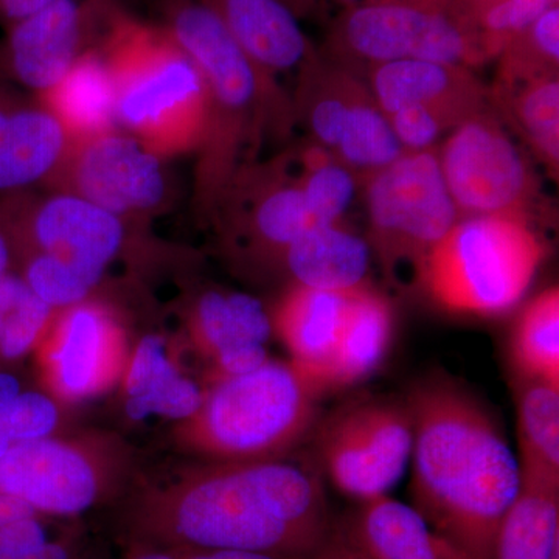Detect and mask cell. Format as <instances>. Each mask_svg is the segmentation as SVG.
<instances>
[{
  "mask_svg": "<svg viewBox=\"0 0 559 559\" xmlns=\"http://www.w3.org/2000/svg\"><path fill=\"white\" fill-rule=\"evenodd\" d=\"M0 492L25 500L39 514L72 516L94 506L98 484L80 452L43 439L14 444L0 460Z\"/></svg>",
  "mask_w": 559,
  "mask_h": 559,
  "instance_id": "e0dca14e",
  "label": "cell"
},
{
  "mask_svg": "<svg viewBox=\"0 0 559 559\" xmlns=\"http://www.w3.org/2000/svg\"><path fill=\"white\" fill-rule=\"evenodd\" d=\"M488 106L503 127L524 143L549 178L559 176V79L495 83Z\"/></svg>",
  "mask_w": 559,
  "mask_h": 559,
  "instance_id": "cb8c5ba5",
  "label": "cell"
},
{
  "mask_svg": "<svg viewBox=\"0 0 559 559\" xmlns=\"http://www.w3.org/2000/svg\"><path fill=\"white\" fill-rule=\"evenodd\" d=\"M348 293L293 285L275 319L293 362L310 373L326 395L330 364L344 323Z\"/></svg>",
  "mask_w": 559,
  "mask_h": 559,
  "instance_id": "7402d4cb",
  "label": "cell"
},
{
  "mask_svg": "<svg viewBox=\"0 0 559 559\" xmlns=\"http://www.w3.org/2000/svg\"><path fill=\"white\" fill-rule=\"evenodd\" d=\"M36 102L60 123L68 142L117 128L112 86L98 50L81 57L55 86L36 94Z\"/></svg>",
  "mask_w": 559,
  "mask_h": 559,
  "instance_id": "d4e9b609",
  "label": "cell"
},
{
  "mask_svg": "<svg viewBox=\"0 0 559 559\" xmlns=\"http://www.w3.org/2000/svg\"><path fill=\"white\" fill-rule=\"evenodd\" d=\"M412 440L406 400L366 396L323 419L316 452L334 487L360 502L399 484L411 463Z\"/></svg>",
  "mask_w": 559,
  "mask_h": 559,
  "instance_id": "7c38bea8",
  "label": "cell"
},
{
  "mask_svg": "<svg viewBox=\"0 0 559 559\" xmlns=\"http://www.w3.org/2000/svg\"><path fill=\"white\" fill-rule=\"evenodd\" d=\"M39 189L81 198L134 224L170 212L176 201L168 160L120 128L68 142Z\"/></svg>",
  "mask_w": 559,
  "mask_h": 559,
  "instance_id": "8fae6325",
  "label": "cell"
},
{
  "mask_svg": "<svg viewBox=\"0 0 559 559\" xmlns=\"http://www.w3.org/2000/svg\"><path fill=\"white\" fill-rule=\"evenodd\" d=\"M374 100L384 116L396 110H425L451 132L488 108V87L466 66L403 60L367 70Z\"/></svg>",
  "mask_w": 559,
  "mask_h": 559,
  "instance_id": "2e32d148",
  "label": "cell"
},
{
  "mask_svg": "<svg viewBox=\"0 0 559 559\" xmlns=\"http://www.w3.org/2000/svg\"><path fill=\"white\" fill-rule=\"evenodd\" d=\"M439 160L460 218L511 215L539 224L549 216L538 173L489 106L450 132Z\"/></svg>",
  "mask_w": 559,
  "mask_h": 559,
  "instance_id": "30bf717a",
  "label": "cell"
},
{
  "mask_svg": "<svg viewBox=\"0 0 559 559\" xmlns=\"http://www.w3.org/2000/svg\"><path fill=\"white\" fill-rule=\"evenodd\" d=\"M57 0H0V25L10 27Z\"/></svg>",
  "mask_w": 559,
  "mask_h": 559,
  "instance_id": "74e56055",
  "label": "cell"
},
{
  "mask_svg": "<svg viewBox=\"0 0 559 559\" xmlns=\"http://www.w3.org/2000/svg\"><path fill=\"white\" fill-rule=\"evenodd\" d=\"M283 2H285L297 16H300L301 11L310 7L311 0H283Z\"/></svg>",
  "mask_w": 559,
  "mask_h": 559,
  "instance_id": "ee69618b",
  "label": "cell"
},
{
  "mask_svg": "<svg viewBox=\"0 0 559 559\" xmlns=\"http://www.w3.org/2000/svg\"><path fill=\"white\" fill-rule=\"evenodd\" d=\"M21 393V382L14 374L0 371V412Z\"/></svg>",
  "mask_w": 559,
  "mask_h": 559,
  "instance_id": "b9f144b4",
  "label": "cell"
},
{
  "mask_svg": "<svg viewBox=\"0 0 559 559\" xmlns=\"http://www.w3.org/2000/svg\"><path fill=\"white\" fill-rule=\"evenodd\" d=\"M66 145L64 131L49 110L0 81V198L40 187Z\"/></svg>",
  "mask_w": 559,
  "mask_h": 559,
  "instance_id": "ac0fdd59",
  "label": "cell"
},
{
  "mask_svg": "<svg viewBox=\"0 0 559 559\" xmlns=\"http://www.w3.org/2000/svg\"><path fill=\"white\" fill-rule=\"evenodd\" d=\"M521 485L559 491V385L516 381Z\"/></svg>",
  "mask_w": 559,
  "mask_h": 559,
  "instance_id": "4316f807",
  "label": "cell"
},
{
  "mask_svg": "<svg viewBox=\"0 0 559 559\" xmlns=\"http://www.w3.org/2000/svg\"><path fill=\"white\" fill-rule=\"evenodd\" d=\"M0 559H70V554L62 544L49 540V543L44 544L38 549L25 551V554H0Z\"/></svg>",
  "mask_w": 559,
  "mask_h": 559,
  "instance_id": "ab89813d",
  "label": "cell"
},
{
  "mask_svg": "<svg viewBox=\"0 0 559 559\" xmlns=\"http://www.w3.org/2000/svg\"><path fill=\"white\" fill-rule=\"evenodd\" d=\"M412 418L411 506L473 559L495 557L500 522L521 489L516 455L492 412L433 371L404 396Z\"/></svg>",
  "mask_w": 559,
  "mask_h": 559,
  "instance_id": "6da1fadb",
  "label": "cell"
},
{
  "mask_svg": "<svg viewBox=\"0 0 559 559\" xmlns=\"http://www.w3.org/2000/svg\"><path fill=\"white\" fill-rule=\"evenodd\" d=\"M0 215L13 246L31 245L33 253L69 261L100 282L135 226L81 198L35 189L0 198Z\"/></svg>",
  "mask_w": 559,
  "mask_h": 559,
  "instance_id": "4fadbf2b",
  "label": "cell"
},
{
  "mask_svg": "<svg viewBox=\"0 0 559 559\" xmlns=\"http://www.w3.org/2000/svg\"><path fill=\"white\" fill-rule=\"evenodd\" d=\"M51 310L39 297L25 289L21 299L9 312L3 314L2 333H0V355L5 359H17L24 356L40 331L46 326Z\"/></svg>",
  "mask_w": 559,
  "mask_h": 559,
  "instance_id": "d590c367",
  "label": "cell"
},
{
  "mask_svg": "<svg viewBox=\"0 0 559 559\" xmlns=\"http://www.w3.org/2000/svg\"><path fill=\"white\" fill-rule=\"evenodd\" d=\"M58 411L49 396L21 392L0 412V429L13 444L47 439L57 428Z\"/></svg>",
  "mask_w": 559,
  "mask_h": 559,
  "instance_id": "e575fe53",
  "label": "cell"
},
{
  "mask_svg": "<svg viewBox=\"0 0 559 559\" xmlns=\"http://www.w3.org/2000/svg\"><path fill=\"white\" fill-rule=\"evenodd\" d=\"M127 392V414L132 419L151 415L189 418L204 406L200 385L173 366L159 336L140 341L128 373Z\"/></svg>",
  "mask_w": 559,
  "mask_h": 559,
  "instance_id": "484cf974",
  "label": "cell"
},
{
  "mask_svg": "<svg viewBox=\"0 0 559 559\" xmlns=\"http://www.w3.org/2000/svg\"><path fill=\"white\" fill-rule=\"evenodd\" d=\"M492 559H559V491L521 485L500 522Z\"/></svg>",
  "mask_w": 559,
  "mask_h": 559,
  "instance_id": "83f0119b",
  "label": "cell"
},
{
  "mask_svg": "<svg viewBox=\"0 0 559 559\" xmlns=\"http://www.w3.org/2000/svg\"><path fill=\"white\" fill-rule=\"evenodd\" d=\"M97 50L108 69L117 128L165 160L197 153L207 94L200 69L170 32L121 10Z\"/></svg>",
  "mask_w": 559,
  "mask_h": 559,
  "instance_id": "277c9868",
  "label": "cell"
},
{
  "mask_svg": "<svg viewBox=\"0 0 559 559\" xmlns=\"http://www.w3.org/2000/svg\"><path fill=\"white\" fill-rule=\"evenodd\" d=\"M297 70L290 95L294 119L308 140L330 151L360 180L404 153L364 76L314 49Z\"/></svg>",
  "mask_w": 559,
  "mask_h": 559,
  "instance_id": "9c48e42d",
  "label": "cell"
},
{
  "mask_svg": "<svg viewBox=\"0 0 559 559\" xmlns=\"http://www.w3.org/2000/svg\"><path fill=\"white\" fill-rule=\"evenodd\" d=\"M202 341L216 358L248 347H266L272 319L255 297L235 290L210 289L194 307Z\"/></svg>",
  "mask_w": 559,
  "mask_h": 559,
  "instance_id": "f1b7e54d",
  "label": "cell"
},
{
  "mask_svg": "<svg viewBox=\"0 0 559 559\" xmlns=\"http://www.w3.org/2000/svg\"><path fill=\"white\" fill-rule=\"evenodd\" d=\"M22 280L36 297L50 308H70L83 304L91 290L100 283L69 261L49 253H32Z\"/></svg>",
  "mask_w": 559,
  "mask_h": 559,
  "instance_id": "836d02e7",
  "label": "cell"
},
{
  "mask_svg": "<svg viewBox=\"0 0 559 559\" xmlns=\"http://www.w3.org/2000/svg\"><path fill=\"white\" fill-rule=\"evenodd\" d=\"M325 390L297 364L267 359L259 369L224 378L204 406V437L230 457L285 451L318 425Z\"/></svg>",
  "mask_w": 559,
  "mask_h": 559,
  "instance_id": "8992f818",
  "label": "cell"
},
{
  "mask_svg": "<svg viewBox=\"0 0 559 559\" xmlns=\"http://www.w3.org/2000/svg\"><path fill=\"white\" fill-rule=\"evenodd\" d=\"M393 326L392 304L380 289L366 283L349 290L340 340L330 364V393L353 388L380 369L392 345Z\"/></svg>",
  "mask_w": 559,
  "mask_h": 559,
  "instance_id": "603a6c76",
  "label": "cell"
},
{
  "mask_svg": "<svg viewBox=\"0 0 559 559\" xmlns=\"http://www.w3.org/2000/svg\"><path fill=\"white\" fill-rule=\"evenodd\" d=\"M2 326H3V314L0 312V333H2Z\"/></svg>",
  "mask_w": 559,
  "mask_h": 559,
  "instance_id": "7dc6e473",
  "label": "cell"
},
{
  "mask_svg": "<svg viewBox=\"0 0 559 559\" xmlns=\"http://www.w3.org/2000/svg\"><path fill=\"white\" fill-rule=\"evenodd\" d=\"M212 224L249 253L282 263L286 249L316 226L301 193L294 150L242 165Z\"/></svg>",
  "mask_w": 559,
  "mask_h": 559,
  "instance_id": "5bb4252c",
  "label": "cell"
},
{
  "mask_svg": "<svg viewBox=\"0 0 559 559\" xmlns=\"http://www.w3.org/2000/svg\"><path fill=\"white\" fill-rule=\"evenodd\" d=\"M546 249L533 221L465 216L423 260L414 283L441 310L496 318L513 310L527 294Z\"/></svg>",
  "mask_w": 559,
  "mask_h": 559,
  "instance_id": "5b68a950",
  "label": "cell"
},
{
  "mask_svg": "<svg viewBox=\"0 0 559 559\" xmlns=\"http://www.w3.org/2000/svg\"><path fill=\"white\" fill-rule=\"evenodd\" d=\"M182 559H285L274 557V555L257 554V551L245 550H224L213 549L204 550L197 549L189 557Z\"/></svg>",
  "mask_w": 559,
  "mask_h": 559,
  "instance_id": "f35d334b",
  "label": "cell"
},
{
  "mask_svg": "<svg viewBox=\"0 0 559 559\" xmlns=\"http://www.w3.org/2000/svg\"><path fill=\"white\" fill-rule=\"evenodd\" d=\"M132 559H178L173 555L165 554V551H148V554L138 555Z\"/></svg>",
  "mask_w": 559,
  "mask_h": 559,
  "instance_id": "bcb514c9",
  "label": "cell"
},
{
  "mask_svg": "<svg viewBox=\"0 0 559 559\" xmlns=\"http://www.w3.org/2000/svg\"><path fill=\"white\" fill-rule=\"evenodd\" d=\"M495 83L559 79V9L550 7L499 51Z\"/></svg>",
  "mask_w": 559,
  "mask_h": 559,
  "instance_id": "d6a6232c",
  "label": "cell"
},
{
  "mask_svg": "<svg viewBox=\"0 0 559 559\" xmlns=\"http://www.w3.org/2000/svg\"><path fill=\"white\" fill-rule=\"evenodd\" d=\"M340 527L369 559H473L430 527L418 510L388 495L360 500Z\"/></svg>",
  "mask_w": 559,
  "mask_h": 559,
  "instance_id": "d6986e66",
  "label": "cell"
},
{
  "mask_svg": "<svg viewBox=\"0 0 559 559\" xmlns=\"http://www.w3.org/2000/svg\"><path fill=\"white\" fill-rule=\"evenodd\" d=\"M293 150L301 193L316 226L342 223L360 190L358 175L311 140Z\"/></svg>",
  "mask_w": 559,
  "mask_h": 559,
  "instance_id": "4dcf8cb0",
  "label": "cell"
},
{
  "mask_svg": "<svg viewBox=\"0 0 559 559\" xmlns=\"http://www.w3.org/2000/svg\"><path fill=\"white\" fill-rule=\"evenodd\" d=\"M114 0H57L7 27L0 79L40 94L100 47L120 13Z\"/></svg>",
  "mask_w": 559,
  "mask_h": 559,
  "instance_id": "9a60e30c",
  "label": "cell"
},
{
  "mask_svg": "<svg viewBox=\"0 0 559 559\" xmlns=\"http://www.w3.org/2000/svg\"><path fill=\"white\" fill-rule=\"evenodd\" d=\"M14 246L11 240L5 219L0 215V282L11 274V260H13Z\"/></svg>",
  "mask_w": 559,
  "mask_h": 559,
  "instance_id": "60d3db41",
  "label": "cell"
},
{
  "mask_svg": "<svg viewBox=\"0 0 559 559\" xmlns=\"http://www.w3.org/2000/svg\"><path fill=\"white\" fill-rule=\"evenodd\" d=\"M516 381L559 385V288L550 286L522 308L510 336Z\"/></svg>",
  "mask_w": 559,
  "mask_h": 559,
  "instance_id": "f546056e",
  "label": "cell"
},
{
  "mask_svg": "<svg viewBox=\"0 0 559 559\" xmlns=\"http://www.w3.org/2000/svg\"><path fill=\"white\" fill-rule=\"evenodd\" d=\"M369 241L342 223L314 226L286 249L282 264L294 285L348 293L369 283Z\"/></svg>",
  "mask_w": 559,
  "mask_h": 559,
  "instance_id": "44dd1931",
  "label": "cell"
},
{
  "mask_svg": "<svg viewBox=\"0 0 559 559\" xmlns=\"http://www.w3.org/2000/svg\"><path fill=\"white\" fill-rule=\"evenodd\" d=\"M371 253L390 280L419 264L460 219L436 148L403 153L360 183Z\"/></svg>",
  "mask_w": 559,
  "mask_h": 559,
  "instance_id": "52a82bcc",
  "label": "cell"
},
{
  "mask_svg": "<svg viewBox=\"0 0 559 559\" xmlns=\"http://www.w3.org/2000/svg\"><path fill=\"white\" fill-rule=\"evenodd\" d=\"M164 25L200 69L207 94L197 153L191 212L212 224L242 165L259 159L264 140L288 139L296 127L293 97L260 69L201 0H165Z\"/></svg>",
  "mask_w": 559,
  "mask_h": 559,
  "instance_id": "7a4b0ae2",
  "label": "cell"
},
{
  "mask_svg": "<svg viewBox=\"0 0 559 559\" xmlns=\"http://www.w3.org/2000/svg\"><path fill=\"white\" fill-rule=\"evenodd\" d=\"M330 60L366 76L385 62L423 60L474 69L492 60L484 40L448 7L381 2L349 7L334 24Z\"/></svg>",
  "mask_w": 559,
  "mask_h": 559,
  "instance_id": "ba28073f",
  "label": "cell"
},
{
  "mask_svg": "<svg viewBox=\"0 0 559 559\" xmlns=\"http://www.w3.org/2000/svg\"><path fill=\"white\" fill-rule=\"evenodd\" d=\"M341 5L345 9L349 7L364 5V3H381V2H396V3H412V5H425V7H447L451 2L448 0H337Z\"/></svg>",
  "mask_w": 559,
  "mask_h": 559,
  "instance_id": "7bdbcfd3",
  "label": "cell"
},
{
  "mask_svg": "<svg viewBox=\"0 0 559 559\" xmlns=\"http://www.w3.org/2000/svg\"><path fill=\"white\" fill-rule=\"evenodd\" d=\"M159 524L194 549L285 559H311L333 528L318 471L282 460L213 471L162 510Z\"/></svg>",
  "mask_w": 559,
  "mask_h": 559,
  "instance_id": "3957f363",
  "label": "cell"
},
{
  "mask_svg": "<svg viewBox=\"0 0 559 559\" xmlns=\"http://www.w3.org/2000/svg\"><path fill=\"white\" fill-rule=\"evenodd\" d=\"M14 444L11 443V440L9 437H7V433L3 432L2 429H0V460L5 457L7 454H9L11 448H13Z\"/></svg>",
  "mask_w": 559,
  "mask_h": 559,
  "instance_id": "f6af8a7d",
  "label": "cell"
},
{
  "mask_svg": "<svg viewBox=\"0 0 559 559\" xmlns=\"http://www.w3.org/2000/svg\"><path fill=\"white\" fill-rule=\"evenodd\" d=\"M311 559H369L347 538L340 524H333L329 538Z\"/></svg>",
  "mask_w": 559,
  "mask_h": 559,
  "instance_id": "8d00e7d4",
  "label": "cell"
},
{
  "mask_svg": "<svg viewBox=\"0 0 559 559\" xmlns=\"http://www.w3.org/2000/svg\"><path fill=\"white\" fill-rule=\"evenodd\" d=\"M250 60L270 75L299 69L314 49L283 0H201Z\"/></svg>",
  "mask_w": 559,
  "mask_h": 559,
  "instance_id": "ffe728a7",
  "label": "cell"
},
{
  "mask_svg": "<svg viewBox=\"0 0 559 559\" xmlns=\"http://www.w3.org/2000/svg\"><path fill=\"white\" fill-rule=\"evenodd\" d=\"M64 320L58 377L62 389L72 396L90 395L100 378L108 323L98 308L79 304Z\"/></svg>",
  "mask_w": 559,
  "mask_h": 559,
  "instance_id": "1f68e13d",
  "label": "cell"
}]
</instances>
